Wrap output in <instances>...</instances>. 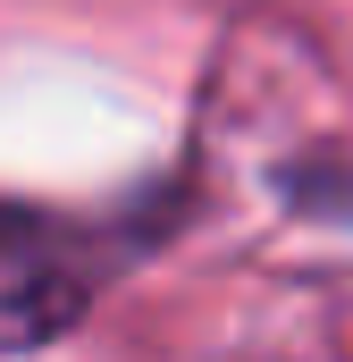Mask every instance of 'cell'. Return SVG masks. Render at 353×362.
Returning a JSON list of instances; mask_svg holds the SVG:
<instances>
[{
	"label": "cell",
	"mask_w": 353,
	"mask_h": 362,
	"mask_svg": "<svg viewBox=\"0 0 353 362\" xmlns=\"http://www.w3.org/2000/svg\"><path fill=\"white\" fill-rule=\"evenodd\" d=\"M101 245L76 219H42L0 202V354H34L51 337H68L101 295Z\"/></svg>",
	"instance_id": "1"
}]
</instances>
